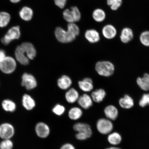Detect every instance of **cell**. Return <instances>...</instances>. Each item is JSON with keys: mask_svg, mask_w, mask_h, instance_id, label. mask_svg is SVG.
I'll return each mask as SVG.
<instances>
[{"mask_svg": "<svg viewBox=\"0 0 149 149\" xmlns=\"http://www.w3.org/2000/svg\"><path fill=\"white\" fill-rule=\"evenodd\" d=\"M36 55V50L33 45L29 42H24L17 47L15 51L16 60L24 65L29 63V59L33 60Z\"/></svg>", "mask_w": 149, "mask_h": 149, "instance_id": "obj_1", "label": "cell"}, {"mask_svg": "<svg viewBox=\"0 0 149 149\" xmlns=\"http://www.w3.org/2000/svg\"><path fill=\"white\" fill-rule=\"evenodd\" d=\"M95 69L100 75L109 77L114 73L115 67L113 63L109 61H98L96 63Z\"/></svg>", "mask_w": 149, "mask_h": 149, "instance_id": "obj_2", "label": "cell"}, {"mask_svg": "<svg viewBox=\"0 0 149 149\" xmlns=\"http://www.w3.org/2000/svg\"><path fill=\"white\" fill-rule=\"evenodd\" d=\"M74 130L78 132L76 138L79 140H84L91 137L92 135V130L89 125L83 123H77L74 125Z\"/></svg>", "mask_w": 149, "mask_h": 149, "instance_id": "obj_3", "label": "cell"}, {"mask_svg": "<svg viewBox=\"0 0 149 149\" xmlns=\"http://www.w3.org/2000/svg\"><path fill=\"white\" fill-rule=\"evenodd\" d=\"M55 34L57 40L63 43L71 42L74 40L76 37L73 33L65 30L61 27L56 28Z\"/></svg>", "mask_w": 149, "mask_h": 149, "instance_id": "obj_4", "label": "cell"}, {"mask_svg": "<svg viewBox=\"0 0 149 149\" xmlns=\"http://www.w3.org/2000/svg\"><path fill=\"white\" fill-rule=\"evenodd\" d=\"M20 35L19 26H15L8 30L6 34L1 38V42L5 45H8L12 41L19 39Z\"/></svg>", "mask_w": 149, "mask_h": 149, "instance_id": "obj_5", "label": "cell"}, {"mask_svg": "<svg viewBox=\"0 0 149 149\" xmlns=\"http://www.w3.org/2000/svg\"><path fill=\"white\" fill-rule=\"evenodd\" d=\"M63 17L69 23L79 21L81 18V13L77 7H71L70 10L65 9L63 13Z\"/></svg>", "mask_w": 149, "mask_h": 149, "instance_id": "obj_6", "label": "cell"}, {"mask_svg": "<svg viewBox=\"0 0 149 149\" xmlns=\"http://www.w3.org/2000/svg\"><path fill=\"white\" fill-rule=\"evenodd\" d=\"M16 61L11 57L6 56L0 63V70L5 74L12 73L16 70Z\"/></svg>", "mask_w": 149, "mask_h": 149, "instance_id": "obj_7", "label": "cell"}, {"mask_svg": "<svg viewBox=\"0 0 149 149\" xmlns=\"http://www.w3.org/2000/svg\"><path fill=\"white\" fill-rule=\"evenodd\" d=\"M96 127L98 131L103 135L111 133L113 129V125L111 120L102 118L99 119L97 123Z\"/></svg>", "mask_w": 149, "mask_h": 149, "instance_id": "obj_8", "label": "cell"}, {"mask_svg": "<svg viewBox=\"0 0 149 149\" xmlns=\"http://www.w3.org/2000/svg\"><path fill=\"white\" fill-rule=\"evenodd\" d=\"M15 130L12 124L4 123L0 125V137L3 139H10L14 135Z\"/></svg>", "mask_w": 149, "mask_h": 149, "instance_id": "obj_9", "label": "cell"}, {"mask_svg": "<svg viewBox=\"0 0 149 149\" xmlns=\"http://www.w3.org/2000/svg\"><path fill=\"white\" fill-rule=\"evenodd\" d=\"M22 85L27 90H31L37 86L36 80L32 74L24 73L22 76Z\"/></svg>", "mask_w": 149, "mask_h": 149, "instance_id": "obj_10", "label": "cell"}, {"mask_svg": "<svg viewBox=\"0 0 149 149\" xmlns=\"http://www.w3.org/2000/svg\"><path fill=\"white\" fill-rule=\"evenodd\" d=\"M35 130L37 136L41 138H45L50 133L49 127L42 122L39 123L36 125Z\"/></svg>", "mask_w": 149, "mask_h": 149, "instance_id": "obj_11", "label": "cell"}, {"mask_svg": "<svg viewBox=\"0 0 149 149\" xmlns=\"http://www.w3.org/2000/svg\"><path fill=\"white\" fill-rule=\"evenodd\" d=\"M102 35L105 38L108 40H111L114 38L117 35L116 28L111 24H108L102 28Z\"/></svg>", "mask_w": 149, "mask_h": 149, "instance_id": "obj_12", "label": "cell"}, {"mask_svg": "<svg viewBox=\"0 0 149 149\" xmlns=\"http://www.w3.org/2000/svg\"><path fill=\"white\" fill-rule=\"evenodd\" d=\"M134 33L131 29L128 27L124 28L121 31L120 36L121 41L124 44L128 43L134 38Z\"/></svg>", "mask_w": 149, "mask_h": 149, "instance_id": "obj_13", "label": "cell"}, {"mask_svg": "<svg viewBox=\"0 0 149 149\" xmlns=\"http://www.w3.org/2000/svg\"><path fill=\"white\" fill-rule=\"evenodd\" d=\"M104 113L107 119L110 120H116L118 116V111L117 108L113 105H109L105 108Z\"/></svg>", "mask_w": 149, "mask_h": 149, "instance_id": "obj_14", "label": "cell"}, {"mask_svg": "<svg viewBox=\"0 0 149 149\" xmlns=\"http://www.w3.org/2000/svg\"><path fill=\"white\" fill-rule=\"evenodd\" d=\"M85 36L86 39L91 43H95L99 41L100 40L99 33L94 29L87 30L86 31Z\"/></svg>", "mask_w": 149, "mask_h": 149, "instance_id": "obj_15", "label": "cell"}, {"mask_svg": "<svg viewBox=\"0 0 149 149\" xmlns=\"http://www.w3.org/2000/svg\"><path fill=\"white\" fill-rule=\"evenodd\" d=\"M78 102L83 109H88L92 106L93 100L92 97L89 95L84 94L78 99Z\"/></svg>", "mask_w": 149, "mask_h": 149, "instance_id": "obj_16", "label": "cell"}, {"mask_svg": "<svg viewBox=\"0 0 149 149\" xmlns=\"http://www.w3.org/2000/svg\"><path fill=\"white\" fill-rule=\"evenodd\" d=\"M119 104L121 107L125 109H131L134 104L133 98L128 95H125L123 97L120 98Z\"/></svg>", "mask_w": 149, "mask_h": 149, "instance_id": "obj_17", "label": "cell"}, {"mask_svg": "<svg viewBox=\"0 0 149 149\" xmlns=\"http://www.w3.org/2000/svg\"><path fill=\"white\" fill-rule=\"evenodd\" d=\"M138 86L142 90L149 91V74L145 73L142 77H139L136 79Z\"/></svg>", "mask_w": 149, "mask_h": 149, "instance_id": "obj_18", "label": "cell"}, {"mask_svg": "<svg viewBox=\"0 0 149 149\" xmlns=\"http://www.w3.org/2000/svg\"><path fill=\"white\" fill-rule=\"evenodd\" d=\"M79 85L80 88L85 92H90L94 88L92 80L89 78H86L79 81Z\"/></svg>", "mask_w": 149, "mask_h": 149, "instance_id": "obj_19", "label": "cell"}, {"mask_svg": "<svg viewBox=\"0 0 149 149\" xmlns=\"http://www.w3.org/2000/svg\"><path fill=\"white\" fill-rule=\"evenodd\" d=\"M22 104L24 107L29 111L33 109L36 105L34 100L29 95L26 94L23 97Z\"/></svg>", "mask_w": 149, "mask_h": 149, "instance_id": "obj_20", "label": "cell"}, {"mask_svg": "<svg viewBox=\"0 0 149 149\" xmlns=\"http://www.w3.org/2000/svg\"><path fill=\"white\" fill-rule=\"evenodd\" d=\"M107 93L103 89H99L93 92L91 95V97L93 101L100 103L105 97Z\"/></svg>", "mask_w": 149, "mask_h": 149, "instance_id": "obj_21", "label": "cell"}, {"mask_svg": "<svg viewBox=\"0 0 149 149\" xmlns=\"http://www.w3.org/2000/svg\"><path fill=\"white\" fill-rule=\"evenodd\" d=\"M19 15L22 19L26 21H29L31 20L33 18V10L30 7L25 6L20 10Z\"/></svg>", "mask_w": 149, "mask_h": 149, "instance_id": "obj_22", "label": "cell"}, {"mask_svg": "<svg viewBox=\"0 0 149 149\" xmlns=\"http://www.w3.org/2000/svg\"><path fill=\"white\" fill-rule=\"evenodd\" d=\"M58 85L61 89L66 90L72 84V81L70 78L66 75H63L58 80Z\"/></svg>", "mask_w": 149, "mask_h": 149, "instance_id": "obj_23", "label": "cell"}, {"mask_svg": "<svg viewBox=\"0 0 149 149\" xmlns=\"http://www.w3.org/2000/svg\"><path fill=\"white\" fill-rule=\"evenodd\" d=\"M79 97V93L74 88L70 89L65 94V98L69 103H74L78 100Z\"/></svg>", "mask_w": 149, "mask_h": 149, "instance_id": "obj_24", "label": "cell"}, {"mask_svg": "<svg viewBox=\"0 0 149 149\" xmlns=\"http://www.w3.org/2000/svg\"><path fill=\"white\" fill-rule=\"evenodd\" d=\"M107 139L110 144L115 146L120 144L122 141V137L120 134L115 132L109 134Z\"/></svg>", "mask_w": 149, "mask_h": 149, "instance_id": "obj_25", "label": "cell"}, {"mask_svg": "<svg viewBox=\"0 0 149 149\" xmlns=\"http://www.w3.org/2000/svg\"><path fill=\"white\" fill-rule=\"evenodd\" d=\"M92 16L95 21L100 23L105 20L106 15L105 11L103 10L97 8L93 11Z\"/></svg>", "mask_w": 149, "mask_h": 149, "instance_id": "obj_26", "label": "cell"}, {"mask_svg": "<svg viewBox=\"0 0 149 149\" xmlns=\"http://www.w3.org/2000/svg\"><path fill=\"white\" fill-rule=\"evenodd\" d=\"M83 114L81 109L77 107L72 108L68 113V116L72 120H77L81 118Z\"/></svg>", "mask_w": 149, "mask_h": 149, "instance_id": "obj_27", "label": "cell"}, {"mask_svg": "<svg viewBox=\"0 0 149 149\" xmlns=\"http://www.w3.org/2000/svg\"><path fill=\"white\" fill-rule=\"evenodd\" d=\"M2 107L5 111L10 112L15 111L16 108L15 102L9 100H3L2 103Z\"/></svg>", "mask_w": 149, "mask_h": 149, "instance_id": "obj_28", "label": "cell"}, {"mask_svg": "<svg viewBox=\"0 0 149 149\" xmlns=\"http://www.w3.org/2000/svg\"><path fill=\"white\" fill-rule=\"evenodd\" d=\"M11 19L10 15L5 12H0V27L4 28L8 25Z\"/></svg>", "mask_w": 149, "mask_h": 149, "instance_id": "obj_29", "label": "cell"}, {"mask_svg": "<svg viewBox=\"0 0 149 149\" xmlns=\"http://www.w3.org/2000/svg\"><path fill=\"white\" fill-rule=\"evenodd\" d=\"M122 3V0H107V5L113 11L116 10L120 8Z\"/></svg>", "mask_w": 149, "mask_h": 149, "instance_id": "obj_30", "label": "cell"}, {"mask_svg": "<svg viewBox=\"0 0 149 149\" xmlns=\"http://www.w3.org/2000/svg\"><path fill=\"white\" fill-rule=\"evenodd\" d=\"M139 40L143 45L149 47V31H145L141 33L140 35Z\"/></svg>", "mask_w": 149, "mask_h": 149, "instance_id": "obj_31", "label": "cell"}, {"mask_svg": "<svg viewBox=\"0 0 149 149\" xmlns=\"http://www.w3.org/2000/svg\"><path fill=\"white\" fill-rule=\"evenodd\" d=\"M70 32L73 33L76 36L79 35V29L77 25L74 23H69L68 25V30Z\"/></svg>", "mask_w": 149, "mask_h": 149, "instance_id": "obj_32", "label": "cell"}, {"mask_svg": "<svg viewBox=\"0 0 149 149\" xmlns=\"http://www.w3.org/2000/svg\"><path fill=\"white\" fill-rule=\"evenodd\" d=\"M13 143L10 139H3L0 143V149H12Z\"/></svg>", "mask_w": 149, "mask_h": 149, "instance_id": "obj_33", "label": "cell"}, {"mask_svg": "<svg viewBox=\"0 0 149 149\" xmlns=\"http://www.w3.org/2000/svg\"><path fill=\"white\" fill-rule=\"evenodd\" d=\"M139 105L141 107H145L149 105V93L143 94L139 102Z\"/></svg>", "mask_w": 149, "mask_h": 149, "instance_id": "obj_34", "label": "cell"}, {"mask_svg": "<svg viewBox=\"0 0 149 149\" xmlns=\"http://www.w3.org/2000/svg\"><path fill=\"white\" fill-rule=\"evenodd\" d=\"M65 110V108L63 106L57 104L54 107L52 111L55 114L61 116L64 113Z\"/></svg>", "mask_w": 149, "mask_h": 149, "instance_id": "obj_35", "label": "cell"}, {"mask_svg": "<svg viewBox=\"0 0 149 149\" xmlns=\"http://www.w3.org/2000/svg\"><path fill=\"white\" fill-rule=\"evenodd\" d=\"M67 0H54L55 4L59 8H64L66 5Z\"/></svg>", "mask_w": 149, "mask_h": 149, "instance_id": "obj_36", "label": "cell"}, {"mask_svg": "<svg viewBox=\"0 0 149 149\" xmlns=\"http://www.w3.org/2000/svg\"><path fill=\"white\" fill-rule=\"evenodd\" d=\"M61 149H75L74 147L70 144H66L61 147Z\"/></svg>", "mask_w": 149, "mask_h": 149, "instance_id": "obj_37", "label": "cell"}, {"mask_svg": "<svg viewBox=\"0 0 149 149\" xmlns=\"http://www.w3.org/2000/svg\"><path fill=\"white\" fill-rule=\"evenodd\" d=\"M6 57L5 51L3 50L0 49V63Z\"/></svg>", "mask_w": 149, "mask_h": 149, "instance_id": "obj_38", "label": "cell"}, {"mask_svg": "<svg viewBox=\"0 0 149 149\" xmlns=\"http://www.w3.org/2000/svg\"><path fill=\"white\" fill-rule=\"evenodd\" d=\"M21 1V0H10L11 2L13 3H17Z\"/></svg>", "mask_w": 149, "mask_h": 149, "instance_id": "obj_39", "label": "cell"}, {"mask_svg": "<svg viewBox=\"0 0 149 149\" xmlns=\"http://www.w3.org/2000/svg\"><path fill=\"white\" fill-rule=\"evenodd\" d=\"M106 149H122L120 148H117L116 147H111L110 148H108Z\"/></svg>", "mask_w": 149, "mask_h": 149, "instance_id": "obj_40", "label": "cell"}]
</instances>
